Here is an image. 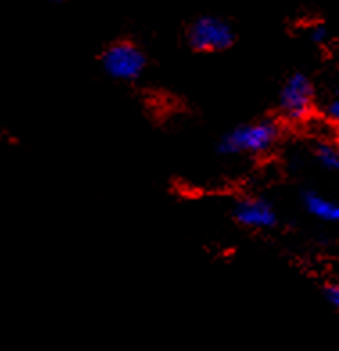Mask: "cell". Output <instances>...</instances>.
Returning a JSON list of instances; mask_svg holds the SVG:
<instances>
[{
    "mask_svg": "<svg viewBox=\"0 0 339 351\" xmlns=\"http://www.w3.org/2000/svg\"><path fill=\"white\" fill-rule=\"evenodd\" d=\"M283 122L280 119H259L235 125L219 138L218 153L221 156H266L274 151L282 140Z\"/></svg>",
    "mask_w": 339,
    "mask_h": 351,
    "instance_id": "6da1fadb",
    "label": "cell"
},
{
    "mask_svg": "<svg viewBox=\"0 0 339 351\" xmlns=\"http://www.w3.org/2000/svg\"><path fill=\"white\" fill-rule=\"evenodd\" d=\"M279 119L288 124H302L311 121L316 110V90L311 77L294 72L283 81L277 99Z\"/></svg>",
    "mask_w": 339,
    "mask_h": 351,
    "instance_id": "7a4b0ae2",
    "label": "cell"
},
{
    "mask_svg": "<svg viewBox=\"0 0 339 351\" xmlns=\"http://www.w3.org/2000/svg\"><path fill=\"white\" fill-rule=\"evenodd\" d=\"M99 61H101L102 72L119 83H135L148 69L145 52L130 40L110 43L102 51Z\"/></svg>",
    "mask_w": 339,
    "mask_h": 351,
    "instance_id": "3957f363",
    "label": "cell"
},
{
    "mask_svg": "<svg viewBox=\"0 0 339 351\" xmlns=\"http://www.w3.org/2000/svg\"><path fill=\"white\" fill-rule=\"evenodd\" d=\"M235 43V31L226 20L204 14L196 19L187 29V45L192 51L212 54L228 51Z\"/></svg>",
    "mask_w": 339,
    "mask_h": 351,
    "instance_id": "277c9868",
    "label": "cell"
},
{
    "mask_svg": "<svg viewBox=\"0 0 339 351\" xmlns=\"http://www.w3.org/2000/svg\"><path fill=\"white\" fill-rule=\"evenodd\" d=\"M233 221L248 230H273L279 224V213L273 203L260 195H246L235 203L232 210Z\"/></svg>",
    "mask_w": 339,
    "mask_h": 351,
    "instance_id": "5b68a950",
    "label": "cell"
},
{
    "mask_svg": "<svg viewBox=\"0 0 339 351\" xmlns=\"http://www.w3.org/2000/svg\"><path fill=\"white\" fill-rule=\"evenodd\" d=\"M300 197L309 215L323 222H339V201L318 194L316 190H303Z\"/></svg>",
    "mask_w": 339,
    "mask_h": 351,
    "instance_id": "8992f818",
    "label": "cell"
},
{
    "mask_svg": "<svg viewBox=\"0 0 339 351\" xmlns=\"http://www.w3.org/2000/svg\"><path fill=\"white\" fill-rule=\"evenodd\" d=\"M314 160L321 169L329 172H339V143L334 140H316L312 145Z\"/></svg>",
    "mask_w": 339,
    "mask_h": 351,
    "instance_id": "52a82bcc",
    "label": "cell"
},
{
    "mask_svg": "<svg viewBox=\"0 0 339 351\" xmlns=\"http://www.w3.org/2000/svg\"><path fill=\"white\" fill-rule=\"evenodd\" d=\"M323 296L327 303L339 312V283H327L323 287Z\"/></svg>",
    "mask_w": 339,
    "mask_h": 351,
    "instance_id": "ba28073f",
    "label": "cell"
},
{
    "mask_svg": "<svg viewBox=\"0 0 339 351\" xmlns=\"http://www.w3.org/2000/svg\"><path fill=\"white\" fill-rule=\"evenodd\" d=\"M309 40H311L312 43H316V45L327 43V40H329V31H327L325 25H321V23L312 25V27L309 29Z\"/></svg>",
    "mask_w": 339,
    "mask_h": 351,
    "instance_id": "9c48e42d",
    "label": "cell"
},
{
    "mask_svg": "<svg viewBox=\"0 0 339 351\" xmlns=\"http://www.w3.org/2000/svg\"><path fill=\"white\" fill-rule=\"evenodd\" d=\"M325 113H327V117H329V121L339 124V93H336L334 97L327 102Z\"/></svg>",
    "mask_w": 339,
    "mask_h": 351,
    "instance_id": "30bf717a",
    "label": "cell"
},
{
    "mask_svg": "<svg viewBox=\"0 0 339 351\" xmlns=\"http://www.w3.org/2000/svg\"><path fill=\"white\" fill-rule=\"evenodd\" d=\"M45 2H52V4H65V2H72V0H45Z\"/></svg>",
    "mask_w": 339,
    "mask_h": 351,
    "instance_id": "8fae6325",
    "label": "cell"
}]
</instances>
